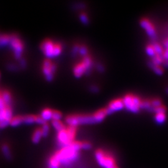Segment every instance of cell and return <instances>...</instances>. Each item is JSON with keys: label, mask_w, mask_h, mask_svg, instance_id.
Listing matches in <instances>:
<instances>
[{"label": "cell", "mask_w": 168, "mask_h": 168, "mask_svg": "<svg viewBox=\"0 0 168 168\" xmlns=\"http://www.w3.org/2000/svg\"><path fill=\"white\" fill-rule=\"evenodd\" d=\"M80 149H82L81 142H74L71 145L62 147L54 156L58 160L61 166H68L78 159Z\"/></svg>", "instance_id": "6da1fadb"}, {"label": "cell", "mask_w": 168, "mask_h": 168, "mask_svg": "<svg viewBox=\"0 0 168 168\" xmlns=\"http://www.w3.org/2000/svg\"><path fill=\"white\" fill-rule=\"evenodd\" d=\"M95 156L97 163L102 168H119L114 156L106 151L97 149Z\"/></svg>", "instance_id": "7a4b0ae2"}, {"label": "cell", "mask_w": 168, "mask_h": 168, "mask_svg": "<svg viewBox=\"0 0 168 168\" xmlns=\"http://www.w3.org/2000/svg\"><path fill=\"white\" fill-rule=\"evenodd\" d=\"M77 133V127H68L64 130L58 132V142L62 147L71 145L75 139Z\"/></svg>", "instance_id": "3957f363"}, {"label": "cell", "mask_w": 168, "mask_h": 168, "mask_svg": "<svg viewBox=\"0 0 168 168\" xmlns=\"http://www.w3.org/2000/svg\"><path fill=\"white\" fill-rule=\"evenodd\" d=\"M40 49L46 57L52 58L61 54L62 47L61 44L54 43L51 40H46L41 44Z\"/></svg>", "instance_id": "277c9868"}, {"label": "cell", "mask_w": 168, "mask_h": 168, "mask_svg": "<svg viewBox=\"0 0 168 168\" xmlns=\"http://www.w3.org/2000/svg\"><path fill=\"white\" fill-rule=\"evenodd\" d=\"M66 123L69 127H77L79 124L96 123L93 115H72L65 118Z\"/></svg>", "instance_id": "5b68a950"}, {"label": "cell", "mask_w": 168, "mask_h": 168, "mask_svg": "<svg viewBox=\"0 0 168 168\" xmlns=\"http://www.w3.org/2000/svg\"><path fill=\"white\" fill-rule=\"evenodd\" d=\"M124 107L132 113H138L141 109L142 100L139 97L133 94L126 95L123 99Z\"/></svg>", "instance_id": "8992f818"}, {"label": "cell", "mask_w": 168, "mask_h": 168, "mask_svg": "<svg viewBox=\"0 0 168 168\" xmlns=\"http://www.w3.org/2000/svg\"><path fill=\"white\" fill-rule=\"evenodd\" d=\"M12 118V112L10 106H7L2 96L0 98V128H3L10 124Z\"/></svg>", "instance_id": "52a82bcc"}, {"label": "cell", "mask_w": 168, "mask_h": 168, "mask_svg": "<svg viewBox=\"0 0 168 168\" xmlns=\"http://www.w3.org/2000/svg\"><path fill=\"white\" fill-rule=\"evenodd\" d=\"M10 44L14 52L15 58L18 59L21 58V55L23 51V44L21 40L16 36H11Z\"/></svg>", "instance_id": "ba28073f"}, {"label": "cell", "mask_w": 168, "mask_h": 168, "mask_svg": "<svg viewBox=\"0 0 168 168\" xmlns=\"http://www.w3.org/2000/svg\"><path fill=\"white\" fill-rule=\"evenodd\" d=\"M56 70V65L53 64L50 59H46L43 62V72L46 79L51 81L54 77V73Z\"/></svg>", "instance_id": "9c48e42d"}, {"label": "cell", "mask_w": 168, "mask_h": 168, "mask_svg": "<svg viewBox=\"0 0 168 168\" xmlns=\"http://www.w3.org/2000/svg\"><path fill=\"white\" fill-rule=\"evenodd\" d=\"M140 25L145 30L146 34L151 38H155L156 36V31L155 27L151 21L148 18H143L140 20Z\"/></svg>", "instance_id": "30bf717a"}, {"label": "cell", "mask_w": 168, "mask_h": 168, "mask_svg": "<svg viewBox=\"0 0 168 168\" xmlns=\"http://www.w3.org/2000/svg\"><path fill=\"white\" fill-rule=\"evenodd\" d=\"M124 108V103L123 99H118L112 100L110 102L107 108H106L107 115L111 114L115 111H120Z\"/></svg>", "instance_id": "8fae6325"}, {"label": "cell", "mask_w": 168, "mask_h": 168, "mask_svg": "<svg viewBox=\"0 0 168 168\" xmlns=\"http://www.w3.org/2000/svg\"><path fill=\"white\" fill-rule=\"evenodd\" d=\"M73 72L74 75L77 78L81 77L84 74H88L89 72L87 67L82 61L77 64L74 67Z\"/></svg>", "instance_id": "7c38bea8"}, {"label": "cell", "mask_w": 168, "mask_h": 168, "mask_svg": "<svg viewBox=\"0 0 168 168\" xmlns=\"http://www.w3.org/2000/svg\"><path fill=\"white\" fill-rule=\"evenodd\" d=\"M107 115V113L106 108H103L96 111L92 115L95 121V123H100L104 120Z\"/></svg>", "instance_id": "4fadbf2b"}, {"label": "cell", "mask_w": 168, "mask_h": 168, "mask_svg": "<svg viewBox=\"0 0 168 168\" xmlns=\"http://www.w3.org/2000/svg\"><path fill=\"white\" fill-rule=\"evenodd\" d=\"M52 110L49 108H46L43 110L41 112L40 117L45 121L50 120L52 119Z\"/></svg>", "instance_id": "5bb4252c"}, {"label": "cell", "mask_w": 168, "mask_h": 168, "mask_svg": "<svg viewBox=\"0 0 168 168\" xmlns=\"http://www.w3.org/2000/svg\"><path fill=\"white\" fill-rule=\"evenodd\" d=\"M52 125L58 132L65 128V126L61 120H52Z\"/></svg>", "instance_id": "9a60e30c"}, {"label": "cell", "mask_w": 168, "mask_h": 168, "mask_svg": "<svg viewBox=\"0 0 168 168\" xmlns=\"http://www.w3.org/2000/svg\"><path fill=\"white\" fill-rule=\"evenodd\" d=\"M164 61V59L162 55L156 54L152 58V60L150 62L154 65H160L161 64H163Z\"/></svg>", "instance_id": "2e32d148"}, {"label": "cell", "mask_w": 168, "mask_h": 168, "mask_svg": "<svg viewBox=\"0 0 168 168\" xmlns=\"http://www.w3.org/2000/svg\"><path fill=\"white\" fill-rule=\"evenodd\" d=\"M43 137V135H42V133H41V130L39 128L36 129L32 136V142L34 144H37L38 143L40 140L41 139V138Z\"/></svg>", "instance_id": "e0dca14e"}, {"label": "cell", "mask_w": 168, "mask_h": 168, "mask_svg": "<svg viewBox=\"0 0 168 168\" xmlns=\"http://www.w3.org/2000/svg\"><path fill=\"white\" fill-rule=\"evenodd\" d=\"M49 168H59L61 164L58 160L55 158L54 155H52L49 161Z\"/></svg>", "instance_id": "ac0fdd59"}, {"label": "cell", "mask_w": 168, "mask_h": 168, "mask_svg": "<svg viewBox=\"0 0 168 168\" xmlns=\"http://www.w3.org/2000/svg\"><path fill=\"white\" fill-rule=\"evenodd\" d=\"M2 151L4 156L6 159L10 160L11 159V152L9 147L7 145H3L2 147Z\"/></svg>", "instance_id": "d6986e66"}, {"label": "cell", "mask_w": 168, "mask_h": 168, "mask_svg": "<svg viewBox=\"0 0 168 168\" xmlns=\"http://www.w3.org/2000/svg\"><path fill=\"white\" fill-rule=\"evenodd\" d=\"M155 121L158 123V124H163L165 122L166 120V113H158V114H156L155 117Z\"/></svg>", "instance_id": "ffe728a7"}, {"label": "cell", "mask_w": 168, "mask_h": 168, "mask_svg": "<svg viewBox=\"0 0 168 168\" xmlns=\"http://www.w3.org/2000/svg\"><path fill=\"white\" fill-rule=\"evenodd\" d=\"M2 99L7 106H10V103L11 102V96L8 92L5 91L2 93Z\"/></svg>", "instance_id": "44dd1931"}, {"label": "cell", "mask_w": 168, "mask_h": 168, "mask_svg": "<svg viewBox=\"0 0 168 168\" xmlns=\"http://www.w3.org/2000/svg\"><path fill=\"white\" fill-rule=\"evenodd\" d=\"M23 123V117L17 116L15 117H12L10 121V124L12 127H17V126Z\"/></svg>", "instance_id": "7402d4cb"}, {"label": "cell", "mask_w": 168, "mask_h": 168, "mask_svg": "<svg viewBox=\"0 0 168 168\" xmlns=\"http://www.w3.org/2000/svg\"><path fill=\"white\" fill-rule=\"evenodd\" d=\"M163 46L164 49L162 55L164 60H168V37L164 40Z\"/></svg>", "instance_id": "603a6c76"}, {"label": "cell", "mask_w": 168, "mask_h": 168, "mask_svg": "<svg viewBox=\"0 0 168 168\" xmlns=\"http://www.w3.org/2000/svg\"><path fill=\"white\" fill-rule=\"evenodd\" d=\"M149 65L150 67L153 70L154 72H155L158 75H162L163 74V68L161 67V65H152L150 62L149 63Z\"/></svg>", "instance_id": "cb8c5ba5"}, {"label": "cell", "mask_w": 168, "mask_h": 168, "mask_svg": "<svg viewBox=\"0 0 168 168\" xmlns=\"http://www.w3.org/2000/svg\"><path fill=\"white\" fill-rule=\"evenodd\" d=\"M154 49L155 51L156 54H159V55H162L164 51V48L159 43H154L152 44Z\"/></svg>", "instance_id": "d4e9b609"}, {"label": "cell", "mask_w": 168, "mask_h": 168, "mask_svg": "<svg viewBox=\"0 0 168 168\" xmlns=\"http://www.w3.org/2000/svg\"><path fill=\"white\" fill-rule=\"evenodd\" d=\"M141 109H145V110H147L149 111H152L153 108L151 106V100H142V105H141Z\"/></svg>", "instance_id": "484cf974"}, {"label": "cell", "mask_w": 168, "mask_h": 168, "mask_svg": "<svg viewBox=\"0 0 168 168\" xmlns=\"http://www.w3.org/2000/svg\"><path fill=\"white\" fill-rule=\"evenodd\" d=\"M41 130V133H42V135H43V137H46L49 133L50 131V127L49 125L46 123L44 124H43L42 126V128H40Z\"/></svg>", "instance_id": "4316f807"}, {"label": "cell", "mask_w": 168, "mask_h": 168, "mask_svg": "<svg viewBox=\"0 0 168 168\" xmlns=\"http://www.w3.org/2000/svg\"><path fill=\"white\" fill-rule=\"evenodd\" d=\"M11 36H0V46L6 45L7 44L9 43L11 41Z\"/></svg>", "instance_id": "83f0119b"}, {"label": "cell", "mask_w": 168, "mask_h": 168, "mask_svg": "<svg viewBox=\"0 0 168 168\" xmlns=\"http://www.w3.org/2000/svg\"><path fill=\"white\" fill-rule=\"evenodd\" d=\"M35 116L33 115H26L23 117V123L26 124H33L35 122Z\"/></svg>", "instance_id": "f1b7e54d"}, {"label": "cell", "mask_w": 168, "mask_h": 168, "mask_svg": "<svg viewBox=\"0 0 168 168\" xmlns=\"http://www.w3.org/2000/svg\"><path fill=\"white\" fill-rule=\"evenodd\" d=\"M146 52L147 54L151 58H152L153 56H155L156 55L155 51V49H154V47L152 44H148L146 47Z\"/></svg>", "instance_id": "f546056e"}, {"label": "cell", "mask_w": 168, "mask_h": 168, "mask_svg": "<svg viewBox=\"0 0 168 168\" xmlns=\"http://www.w3.org/2000/svg\"><path fill=\"white\" fill-rule=\"evenodd\" d=\"M62 115L60 111L54 110L52 111V120H61L62 118Z\"/></svg>", "instance_id": "4dcf8cb0"}, {"label": "cell", "mask_w": 168, "mask_h": 168, "mask_svg": "<svg viewBox=\"0 0 168 168\" xmlns=\"http://www.w3.org/2000/svg\"><path fill=\"white\" fill-rule=\"evenodd\" d=\"M151 106H152V108L158 107L163 105L162 102H161V100L159 99H155L151 100Z\"/></svg>", "instance_id": "1f68e13d"}, {"label": "cell", "mask_w": 168, "mask_h": 168, "mask_svg": "<svg viewBox=\"0 0 168 168\" xmlns=\"http://www.w3.org/2000/svg\"><path fill=\"white\" fill-rule=\"evenodd\" d=\"M80 21H82V23H83L84 24H87L89 22V18L87 15V14L85 12H82L80 15Z\"/></svg>", "instance_id": "d6a6232c"}, {"label": "cell", "mask_w": 168, "mask_h": 168, "mask_svg": "<svg viewBox=\"0 0 168 168\" xmlns=\"http://www.w3.org/2000/svg\"><path fill=\"white\" fill-rule=\"evenodd\" d=\"M79 52L83 57H85L88 55V49L86 46H80Z\"/></svg>", "instance_id": "836d02e7"}, {"label": "cell", "mask_w": 168, "mask_h": 168, "mask_svg": "<svg viewBox=\"0 0 168 168\" xmlns=\"http://www.w3.org/2000/svg\"><path fill=\"white\" fill-rule=\"evenodd\" d=\"M153 111H155L156 114H158V113H166V108L164 105H162L158 107L153 108Z\"/></svg>", "instance_id": "e575fe53"}, {"label": "cell", "mask_w": 168, "mask_h": 168, "mask_svg": "<svg viewBox=\"0 0 168 168\" xmlns=\"http://www.w3.org/2000/svg\"><path fill=\"white\" fill-rule=\"evenodd\" d=\"M92 147V145L90 143L87 142H81V148L83 149H89Z\"/></svg>", "instance_id": "d590c367"}, {"label": "cell", "mask_w": 168, "mask_h": 168, "mask_svg": "<svg viewBox=\"0 0 168 168\" xmlns=\"http://www.w3.org/2000/svg\"><path fill=\"white\" fill-rule=\"evenodd\" d=\"M35 122L39 124H42V125L46 123V121L41 118L40 116H37L35 117Z\"/></svg>", "instance_id": "8d00e7d4"}, {"label": "cell", "mask_w": 168, "mask_h": 168, "mask_svg": "<svg viewBox=\"0 0 168 168\" xmlns=\"http://www.w3.org/2000/svg\"><path fill=\"white\" fill-rule=\"evenodd\" d=\"M80 46H79V45H75V46L72 49V54H76L77 52H79Z\"/></svg>", "instance_id": "74e56055"}, {"label": "cell", "mask_w": 168, "mask_h": 168, "mask_svg": "<svg viewBox=\"0 0 168 168\" xmlns=\"http://www.w3.org/2000/svg\"><path fill=\"white\" fill-rule=\"evenodd\" d=\"M90 91H92L93 93H96L97 92H99V88H98L96 86H92L90 87Z\"/></svg>", "instance_id": "f35d334b"}, {"label": "cell", "mask_w": 168, "mask_h": 168, "mask_svg": "<svg viewBox=\"0 0 168 168\" xmlns=\"http://www.w3.org/2000/svg\"><path fill=\"white\" fill-rule=\"evenodd\" d=\"M96 68H97L98 71H100V72H103V71H104V67H103V66L102 65H101V64H98Z\"/></svg>", "instance_id": "ab89813d"}, {"label": "cell", "mask_w": 168, "mask_h": 168, "mask_svg": "<svg viewBox=\"0 0 168 168\" xmlns=\"http://www.w3.org/2000/svg\"><path fill=\"white\" fill-rule=\"evenodd\" d=\"M20 64L22 65V67H24L25 65H26V62H25V61L24 59H21Z\"/></svg>", "instance_id": "60d3db41"}, {"label": "cell", "mask_w": 168, "mask_h": 168, "mask_svg": "<svg viewBox=\"0 0 168 168\" xmlns=\"http://www.w3.org/2000/svg\"><path fill=\"white\" fill-rule=\"evenodd\" d=\"M163 64L164 65L165 67L168 68V60H164V62H163Z\"/></svg>", "instance_id": "b9f144b4"}, {"label": "cell", "mask_w": 168, "mask_h": 168, "mask_svg": "<svg viewBox=\"0 0 168 168\" xmlns=\"http://www.w3.org/2000/svg\"><path fill=\"white\" fill-rule=\"evenodd\" d=\"M166 92L168 93V88H167V89H166Z\"/></svg>", "instance_id": "7bdbcfd3"}, {"label": "cell", "mask_w": 168, "mask_h": 168, "mask_svg": "<svg viewBox=\"0 0 168 168\" xmlns=\"http://www.w3.org/2000/svg\"><path fill=\"white\" fill-rule=\"evenodd\" d=\"M1 96H2V93H0V98H1Z\"/></svg>", "instance_id": "ee69618b"}]
</instances>
